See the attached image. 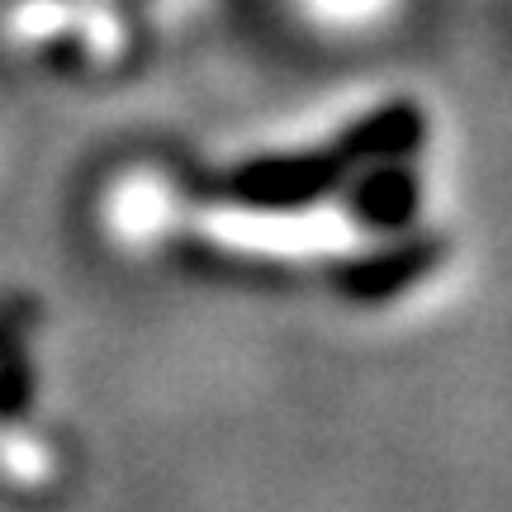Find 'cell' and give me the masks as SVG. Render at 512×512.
Listing matches in <instances>:
<instances>
[{
	"mask_svg": "<svg viewBox=\"0 0 512 512\" xmlns=\"http://www.w3.org/2000/svg\"><path fill=\"white\" fill-rule=\"evenodd\" d=\"M318 5H328V10H337V15H361V10H370L375 0H318Z\"/></svg>",
	"mask_w": 512,
	"mask_h": 512,
	"instance_id": "obj_1",
	"label": "cell"
}]
</instances>
